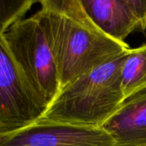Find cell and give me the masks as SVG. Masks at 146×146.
<instances>
[{
    "instance_id": "obj_1",
    "label": "cell",
    "mask_w": 146,
    "mask_h": 146,
    "mask_svg": "<svg viewBox=\"0 0 146 146\" xmlns=\"http://www.w3.org/2000/svg\"><path fill=\"white\" fill-rule=\"evenodd\" d=\"M128 51L63 86L39 119L101 127L125 100L121 68Z\"/></svg>"
},
{
    "instance_id": "obj_2",
    "label": "cell",
    "mask_w": 146,
    "mask_h": 146,
    "mask_svg": "<svg viewBox=\"0 0 146 146\" xmlns=\"http://www.w3.org/2000/svg\"><path fill=\"white\" fill-rule=\"evenodd\" d=\"M37 13L48 39L61 88L130 49L125 42L66 17L44 10Z\"/></svg>"
},
{
    "instance_id": "obj_3",
    "label": "cell",
    "mask_w": 146,
    "mask_h": 146,
    "mask_svg": "<svg viewBox=\"0 0 146 146\" xmlns=\"http://www.w3.org/2000/svg\"><path fill=\"white\" fill-rule=\"evenodd\" d=\"M4 35L26 80L46 109L60 91L61 84L39 14L19 20Z\"/></svg>"
},
{
    "instance_id": "obj_4",
    "label": "cell",
    "mask_w": 146,
    "mask_h": 146,
    "mask_svg": "<svg viewBox=\"0 0 146 146\" xmlns=\"http://www.w3.org/2000/svg\"><path fill=\"white\" fill-rule=\"evenodd\" d=\"M45 111L0 32V135L36 122Z\"/></svg>"
},
{
    "instance_id": "obj_5",
    "label": "cell",
    "mask_w": 146,
    "mask_h": 146,
    "mask_svg": "<svg viewBox=\"0 0 146 146\" xmlns=\"http://www.w3.org/2000/svg\"><path fill=\"white\" fill-rule=\"evenodd\" d=\"M0 146H117L102 128L59 122H36L0 135Z\"/></svg>"
},
{
    "instance_id": "obj_6",
    "label": "cell",
    "mask_w": 146,
    "mask_h": 146,
    "mask_svg": "<svg viewBox=\"0 0 146 146\" xmlns=\"http://www.w3.org/2000/svg\"><path fill=\"white\" fill-rule=\"evenodd\" d=\"M101 128L117 146H146V89L124 100Z\"/></svg>"
},
{
    "instance_id": "obj_7",
    "label": "cell",
    "mask_w": 146,
    "mask_h": 146,
    "mask_svg": "<svg viewBox=\"0 0 146 146\" xmlns=\"http://www.w3.org/2000/svg\"><path fill=\"white\" fill-rule=\"evenodd\" d=\"M81 6L92 23L108 36L124 41L140 24L123 0H80Z\"/></svg>"
},
{
    "instance_id": "obj_8",
    "label": "cell",
    "mask_w": 146,
    "mask_h": 146,
    "mask_svg": "<svg viewBox=\"0 0 146 146\" xmlns=\"http://www.w3.org/2000/svg\"><path fill=\"white\" fill-rule=\"evenodd\" d=\"M146 89V43L131 48L121 68V90L124 99Z\"/></svg>"
},
{
    "instance_id": "obj_9",
    "label": "cell",
    "mask_w": 146,
    "mask_h": 146,
    "mask_svg": "<svg viewBox=\"0 0 146 146\" xmlns=\"http://www.w3.org/2000/svg\"><path fill=\"white\" fill-rule=\"evenodd\" d=\"M38 2L41 5V10L66 17L90 29H98L84 13L80 0H38Z\"/></svg>"
},
{
    "instance_id": "obj_10",
    "label": "cell",
    "mask_w": 146,
    "mask_h": 146,
    "mask_svg": "<svg viewBox=\"0 0 146 146\" xmlns=\"http://www.w3.org/2000/svg\"><path fill=\"white\" fill-rule=\"evenodd\" d=\"M37 2L38 0H0V32L5 34Z\"/></svg>"
},
{
    "instance_id": "obj_11",
    "label": "cell",
    "mask_w": 146,
    "mask_h": 146,
    "mask_svg": "<svg viewBox=\"0 0 146 146\" xmlns=\"http://www.w3.org/2000/svg\"><path fill=\"white\" fill-rule=\"evenodd\" d=\"M140 24L141 31H146V0H123Z\"/></svg>"
}]
</instances>
